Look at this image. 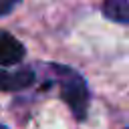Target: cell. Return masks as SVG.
<instances>
[{"mask_svg":"<svg viewBox=\"0 0 129 129\" xmlns=\"http://www.w3.org/2000/svg\"><path fill=\"white\" fill-rule=\"evenodd\" d=\"M0 129H8V127H4V125H0Z\"/></svg>","mask_w":129,"mask_h":129,"instance_id":"6","label":"cell"},{"mask_svg":"<svg viewBox=\"0 0 129 129\" xmlns=\"http://www.w3.org/2000/svg\"><path fill=\"white\" fill-rule=\"evenodd\" d=\"M34 83V73L30 69H20V71H4L0 69V91L4 93H14L30 87Z\"/></svg>","mask_w":129,"mask_h":129,"instance_id":"3","label":"cell"},{"mask_svg":"<svg viewBox=\"0 0 129 129\" xmlns=\"http://www.w3.org/2000/svg\"><path fill=\"white\" fill-rule=\"evenodd\" d=\"M16 4H18V0H0V16L8 14Z\"/></svg>","mask_w":129,"mask_h":129,"instance_id":"5","label":"cell"},{"mask_svg":"<svg viewBox=\"0 0 129 129\" xmlns=\"http://www.w3.org/2000/svg\"><path fill=\"white\" fill-rule=\"evenodd\" d=\"M103 14L113 22L127 24L129 22V0H105Z\"/></svg>","mask_w":129,"mask_h":129,"instance_id":"4","label":"cell"},{"mask_svg":"<svg viewBox=\"0 0 129 129\" xmlns=\"http://www.w3.org/2000/svg\"><path fill=\"white\" fill-rule=\"evenodd\" d=\"M26 54L24 44L6 30H0V67L18 64Z\"/></svg>","mask_w":129,"mask_h":129,"instance_id":"2","label":"cell"},{"mask_svg":"<svg viewBox=\"0 0 129 129\" xmlns=\"http://www.w3.org/2000/svg\"><path fill=\"white\" fill-rule=\"evenodd\" d=\"M50 71L54 73V81L60 87L62 101L71 107L75 117L79 121H83L87 117V109H89V89H87L85 79L67 64L54 62V64H50Z\"/></svg>","mask_w":129,"mask_h":129,"instance_id":"1","label":"cell"}]
</instances>
